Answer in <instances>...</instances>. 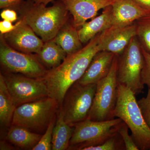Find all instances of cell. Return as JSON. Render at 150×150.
I'll list each match as a JSON object with an SVG mask.
<instances>
[{
    "mask_svg": "<svg viewBox=\"0 0 150 150\" xmlns=\"http://www.w3.org/2000/svg\"><path fill=\"white\" fill-rule=\"evenodd\" d=\"M137 36L136 24L112 25L100 33L98 45L100 51H107L119 56L123 54L132 38Z\"/></svg>",
    "mask_w": 150,
    "mask_h": 150,
    "instance_id": "cell-12",
    "label": "cell"
},
{
    "mask_svg": "<svg viewBox=\"0 0 150 150\" xmlns=\"http://www.w3.org/2000/svg\"><path fill=\"white\" fill-rule=\"evenodd\" d=\"M16 107L14 104L1 73L0 74V123L8 127L11 124Z\"/></svg>",
    "mask_w": 150,
    "mask_h": 150,
    "instance_id": "cell-21",
    "label": "cell"
},
{
    "mask_svg": "<svg viewBox=\"0 0 150 150\" xmlns=\"http://www.w3.org/2000/svg\"><path fill=\"white\" fill-rule=\"evenodd\" d=\"M14 148L8 144L7 143L4 141H1L0 144V149L3 150H13Z\"/></svg>",
    "mask_w": 150,
    "mask_h": 150,
    "instance_id": "cell-32",
    "label": "cell"
},
{
    "mask_svg": "<svg viewBox=\"0 0 150 150\" xmlns=\"http://www.w3.org/2000/svg\"><path fill=\"white\" fill-rule=\"evenodd\" d=\"M113 115L128 126L139 149L150 150V128L143 117L136 95L131 89L120 83Z\"/></svg>",
    "mask_w": 150,
    "mask_h": 150,
    "instance_id": "cell-3",
    "label": "cell"
},
{
    "mask_svg": "<svg viewBox=\"0 0 150 150\" xmlns=\"http://www.w3.org/2000/svg\"><path fill=\"white\" fill-rule=\"evenodd\" d=\"M72 15L75 27L80 28L98 11L112 5L115 0H60Z\"/></svg>",
    "mask_w": 150,
    "mask_h": 150,
    "instance_id": "cell-13",
    "label": "cell"
},
{
    "mask_svg": "<svg viewBox=\"0 0 150 150\" xmlns=\"http://www.w3.org/2000/svg\"><path fill=\"white\" fill-rule=\"evenodd\" d=\"M118 55H115L108 74L97 83L96 91L88 117L94 121L114 118L118 98Z\"/></svg>",
    "mask_w": 150,
    "mask_h": 150,
    "instance_id": "cell-4",
    "label": "cell"
},
{
    "mask_svg": "<svg viewBox=\"0 0 150 150\" xmlns=\"http://www.w3.org/2000/svg\"><path fill=\"white\" fill-rule=\"evenodd\" d=\"M14 104L16 107L49 96L48 88L41 78L29 77L8 72L3 74Z\"/></svg>",
    "mask_w": 150,
    "mask_h": 150,
    "instance_id": "cell-10",
    "label": "cell"
},
{
    "mask_svg": "<svg viewBox=\"0 0 150 150\" xmlns=\"http://www.w3.org/2000/svg\"><path fill=\"white\" fill-rule=\"evenodd\" d=\"M96 85L81 84L77 81L68 90L60 107L65 121L70 126H74L88 118Z\"/></svg>",
    "mask_w": 150,
    "mask_h": 150,
    "instance_id": "cell-8",
    "label": "cell"
},
{
    "mask_svg": "<svg viewBox=\"0 0 150 150\" xmlns=\"http://www.w3.org/2000/svg\"><path fill=\"white\" fill-rule=\"evenodd\" d=\"M59 107L56 100L49 96L25 103L16 108L11 124L30 131H42L47 129Z\"/></svg>",
    "mask_w": 150,
    "mask_h": 150,
    "instance_id": "cell-5",
    "label": "cell"
},
{
    "mask_svg": "<svg viewBox=\"0 0 150 150\" xmlns=\"http://www.w3.org/2000/svg\"><path fill=\"white\" fill-rule=\"evenodd\" d=\"M136 25L137 36L145 50L150 54V12L137 20Z\"/></svg>",
    "mask_w": 150,
    "mask_h": 150,
    "instance_id": "cell-22",
    "label": "cell"
},
{
    "mask_svg": "<svg viewBox=\"0 0 150 150\" xmlns=\"http://www.w3.org/2000/svg\"><path fill=\"white\" fill-rule=\"evenodd\" d=\"M18 23V21L15 25H13L11 22L4 20L2 21H0L1 34H5L11 32L16 28Z\"/></svg>",
    "mask_w": 150,
    "mask_h": 150,
    "instance_id": "cell-29",
    "label": "cell"
},
{
    "mask_svg": "<svg viewBox=\"0 0 150 150\" xmlns=\"http://www.w3.org/2000/svg\"><path fill=\"white\" fill-rule=\"evenodd\" d=\"M115 55L107 51L98 52L78 82L83 85L97 83L108 74Z\"/></svg>",
    "mask_w": 150,
    "mask_h": 150,
    "instance_id": "cell-15",
    "label": "cell"
},
{
    "mask_svg": "<svg viewBox=\"0 0 150 150\" xmlns=\"http://www.w3.org/2000/svg\"><path fill=\"white\" fill-rule=\"evenodd\" d=\"M144 64L142 46L137 36L132 38L118 60V83L126 86L135 95L142 93L144 88L142 73Z\"/></svg>",
    "mask_w": 150,
    "mask_h": 150,
    "instance_id": "cell-7",
    "label": "cell"
},
{
    "mask_svg": "<svg viewBox=\"0 0 150 150\" xmlns=\"http://www.w3.org/2000/svg\"><path fill=\"white\" fill-rule=\"evenodd\" d=\"M54 41L66 52L67 56L71 55L82 47L78 30L68 21L59 30L54 38Z\"/></svg>",
    "mask_w": 150,
    "mask_h": 150,
    "instance_id": "cell-17",
    "label": "cell"
},
{
    "mask_svg": "<svg viewBox=\"0 0 150 150\" xmlns=\"http://www.w3.org/2000/svg\"><path fill=\"white\" fill-rule=\"evenodd\" d=\"M1 65L8 72L21 74L29 77L40 79L48 70L38 58L37 54H26L9 46L3 34L0 35Z\"/></svg>",
    "mask_w": 150,
    "mask_h": 150,
    "instance_id": "cell-9",
    "label": "cell"
},
{
    "mask_svg": "<svg viewBox=\"0 0 150 150\" xmlns=\"http://www.w3.org/2000/svg\"><path fill=\"white\" fill-rule=\"evenodd\" d=\"M112 26L111 6L104 8L99 16L86 22L78 30L79 36L82 43H86L99 33Z\"/></svg>",
    "mask_w": 150,
    "mask_h": 150,
    "instance_id": "cell-16",
    "label": "cell"
},
{
    "mask_svg": "<svg viewBox=\"0 0 150 150\" xmlns=\"http://www.w3.org/2000/svg\"><path fill=\"white\" fill-rule=\"evenodd\" d=\"M134 1L143 8L150 11V0H134Z\"/></svg>",
    "mask_w": 150,
    "mask_h": 150,
    "instance_id": "cell-31",
    "label": "cell"
},
{
    "mask_svg": "<svg viewBox=\"0 0 150 150\" xmlns=\"http://www.w3.org/2000/svg\"><path fill=\"white\" fill-rule=\"evenodd\" d=\"M142 50L144 58V64L142 73V82L150 88V54L143 46Z\"/></svg>",
    "mask_w": 150,
    "mask_h": 150,
    "instance_id": "cell-27",
    "label": "cell"
},
{
    "mask_svg": "<svg viewBox=\"0 0 150 150\" xmlns=\"http://www.w3.org/2000/svg\"><path fill=\"white\" fill-rule=\"evenodd\" d=\"M42 136L26 128L12 125L8 132L6 139L19 147L32 149L37 145Z\"/></svg>",
    "mask_w": 150,
    "mask_h": 150,
    "instance_id": "cell-20",
    "label": "cell"
},
{
    "mask_svg": "<svg viewBox=\"0 0 150 150\" xmlns=\"http://www.w3.org/2000/svg\"><path fill=\"white\" fill-rule=\"evenodd\" d=\"M22 0H0V8H9L13 9Z\"/></svg>",
    "mask_w": 150,
    "mask_h": 150,
    "instance_id": "cell-30",
    "label": "cell"
},
{
    "mask_svg": "<svg viewBox=\"0 0 150 150\" xmlns=\"http://www.w3.org/2000/svg\"><path fill=\"white\" fill-rule=\"evenodd\" d=\"M56 116L49 123L45 133L42 135L39 142L35 146L32 150H52V137L53 130L56 122Z\"/></svg>",
    "mask_w": 150,
    "mask_h": 150,
    "instance_id": "cell-24",
    "label": "cell"
},
{
    "mask_svg": "<svg viewBox=\"0 0 150 150\" xmlns=\"http://www.w3.org/2000/svg\"><path fill=\"white\" fill-rule=\"evenodd\" d=\"M129 129L128 126L123 121L118 131V134L123 140L126 150H139L134 139L131 136L129 135Z\"/></svg>",
    "mask_w": 150,
    "mask_h": 150,
    "instance_id": "cell-25",
    "label": "cell"
},
{
    "mask_svg": "<svg viewBox=\"0 0 150 150\" xmlns=\"http://www.w3.org/2000/svg\"><path fill=\"white\" fill-rule=\"evenodd\" d=\"M126 150L122 138L118 132L108 138L101 144L96 146L86 147L81 150Z\"/></svg>",
    "mask_w": 150,
    "mask_h": 150,
    "instance_id": "cell-23",
    "label": "cell"
},
{
    "mask_svg": "<svg viewBox=\"0 0 150 150\" xmlns=\"http://www.w3.org/2000/svg\"><path fill=\"white\" fill-rule=\"evenodd\" d=\"M100 33L77 52L67 56L59 66L48 70L41 78L48 88L49 97L62 106L66 94L83 76L94 56L100 51Z\"/></svg>",
    "mask_w": 150,
    "mask_h": 150,
    "instance_id": "cell-1",
    "label": "cell"
},
{
    "mask_svg": "<svg viewBox=\"0 0 150 150\" xmlns=\"http://www.w3.org/2000/svg\"><path fill=\"white\" fill-rule=\"evenodd\" d=\"M145 121L150 128V88H149L147 94L137 101Z\"/></svg>",
    "mask_w": 150,
    "mask_h": 150,
    "instance_id": "cell-26",
    "label": "cell"
},
{
    "mask_svg": "<svg viewBox=\"0 0 150 150\" xmlns=\"http://www.w3.org/2000/svg\"><path fill=\"white\" fill-rule=\"evenodd\" d=\"M43 42L54 39L68 21L69 11L60 1L47 7L32 0L21 3L13 9Z\"/></svg>",
    "mask_w": 150,
    "mask_h": 150,
    "instance_id": "cell-2",
    "label": "cell"
},
{
    "mask_svg": "<svg viewBox=\"0 0 150 150\" xmlns=\"http://www.w3.org/2000/svg\"><path fill=\"white\" fill-rule=\"evenodd\" d=\"M18 21L15 29L3 34L6 42L17 51L26 54H38L44 42L23 20L19 18Z\"/></svg>",
    "mask_w": 150,
    "mask_h": 150,
    "instance_id": "cell-11",
    "label": "cell"
},
{
    "mask_svg": "<svg viewBox=\"0 0 150 150\" xmlns=\"http://www.w3.org/2000/svg\"><path fill=\"white\" fill-rule=\"evenodd\" d=\"M37 54L40 62L48 70L59 66L66 59V52L52 39L44 42L40 52Z\"/></svg>",
    "mask_w": 150,
    "mask_h": 150,
    "instance_id": "cell-19",
    "label": "cell"
},
{
    "mask_svg": "<svg viewBox=\"0 0 150 150\" xmlns=\"http://www.w3.org/2000/svg\"><path fill=\"white\" fill-rule=\"evenodd\" d=\"M33 2L37 4H42L47 5L49 3L51 2L54 0H32Z\"/></svg>",
    "mask_w": 150,
    "mask_h": 150,
    "instance_id": "cell-33",
    "label": "cell"
},
{
    "mask_svg": "<svg viewBox=\"0 0 150 150\" xmlns=\"http://www.w3.org/2000/svg\"><path fill=\"white\" fill-rule=\"evenodd\" d=\"M123 121L117 118L104 121L87 119L74 126L69 148L81 150L86 147L101 144L118 132Z\"/></svg>",
    "mask_w": 150,
    "mask_h": 150,
    "instance_id": "cell-6",
    "label": "cell"
},
{
    "mask_svg": "<svg viewBox=\"0 0 150 150\" xmlns=\"http://www.w3.org/2000/svg\"><path fill=\"white\" fill-rule=\"evenodd\" d=\"M112 25L125 26L133 24L150 12L134 0H115L111 5Z\"/></svg>",
    "mask_w": 150,
    "mask_h": 150,
    "instance_id": "cell-14",
    "label": "cell"
},
{
    "mask_svg": "<svg viewBox=\"0 0 150 150\" xmlns=\"http://www.w3.org/2000/svg\"><path fill=\"white\" fill-rule=\"evenodd\" d=\"M57 115L53 130L52 150H65L69 148L70 140L74 127L70 126L65 121L61 107Z\"/></svg>",
    "mask_w": 150,
    "mask_h": 150,
    "instance_id": "cell-18",
    "label": "cell"
},
{
    "mask_svg": "<svg viewBox=\"0 0 150 150\" xmlns=\"http://www.w3.org/2000/svg\"><path fill=\"white\" fill-rule=\"evenodd\" d=\"M1 16L4 20L12 23L18 19L16 11L11 8H4L1 12Z\"/></svg>",
    "mask_w": 150,
    "mask_h": 150,
    "instance_id": "cell-28",
    "label": "cell"
}]
</instances>
